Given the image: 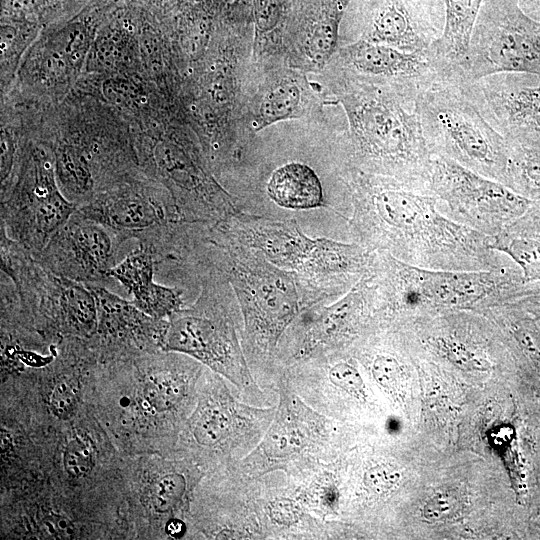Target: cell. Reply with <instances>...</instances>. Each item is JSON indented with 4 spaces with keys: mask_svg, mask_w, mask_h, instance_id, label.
<instances>
[{
    "mask_svg": "<svg viewBox=\"0 0 540 540\" xmlns=\"http://www.w3.org/2000/svg\"><path fill=\"white\" fill-rule=\"evenodd\" d=\"M465 506L463 495L454 490H443L430 497L422 509V517L429 522H445L458 517Z\"/></svg>",
    "mask_w": 540,
    "mask_h": 540,
    "instance_id": "obj_27",
    "label": "cell"
},
{
    "mask_svg": "<svg viewBox=\"0 0 540 540\" xmlns=\"http://www.w3.org/2000/svg\"><path fill=\"white\" fill-rule=\"evenodd\" d=\"M371 373L376 382L389 392H395L402 382L405 366L400 357L387 348H374L370 360Z\"/></svg>",
    "mask_w": 540,
    "mask_h": 540,
    "instance_id": "obj_25",
    "label": "cell"
},
{
    "mask_svg": "<svg viewBox=\"0 0 540 540\" xmlns=\"http://www.w3.org/2000/svg\"><path fill=\"white\" fill-rule=\"evenodd\" d=\"M507 187L540 201V145H509Z\"/></svg>",
    "mask_w": 540,
    "mask_h": 540,
    "instance_id": "obj_21",
    "label": "cell"
},
{
    "mask_svg": "<svg viewBox=\"0 0 540 540\" xmlns=\"http://www.w3.org/2000/svg\"><path fill=\"white\" fill-rule=\"evenodd\" d=\"M429 151L507 186L509 147L459 82L439 79L416 99Z\"/></svg>",
    "mask_w": 540,
    "mask_h": 540,
    "instance_id": "obj_6",
    "label": "cell"
},
{
    "mask_svg": "<svg viewBox=\"0 0 540 540\" xmlns=\"http://www.w3.org/2000/svg\"><path fill=\"white\" fill-rule=\"evenodd\" d=\"M342 20L348 43L366 41L423 53L443 34L445 6L444 0H350Z\"/></svg>",
    "mask_w": 540,
    "mask_h": 540,
    "instance_id": "obj_10",
    "label": "cell"
},
{
    "mask_svg": "<svg viewBox=\"0 0 540 540\" xmlns=\"http://www.w3.org/2000/svg\"><path fill=\"white\" fill-rule=\"evenodd\" d=\"M173 260L199 261L226 276L241 311L246 353L255 359L273 357L298 315L318 304L294 271L274 265L217 222L186 223Z\"/></svg>",
    "mask_w": 540,
    "mask_h": 540,
    "instance_id": "obj_2",
    "label": "cell"
},
{
    "mask_svg": "<svg viewBox=\"0 0 540 540\" xmlns=\"http://www.w3.org/2000/svg\"><path fill=\"white\" fill-rule=\"evenodd\" d=\"M301 446L300 432L285 420H276L262 443L265 454L271 458H285L295 453Z\"/></svg>",
    "mask_w": 540,
    "mask_h": 540,
    "instance_id": "obj_26",
    "label": "cell"
},
{
    "mask_svg": "<svg viewBox=\"0 0 540 540\" xmlns=\"http://www.w3.org/2000/svg\"><path fill=\"white\" fill-rule=\"evenodd\" d=\"M490 246L510 258L526 282H540V201L491 237Z\"/></svg>",
    "mask_w": 540,
    "mask_h": 540,
    "instance_id": "obj_18",
    "label": "cell"
},
{
    "mask_svg": "<svg viewBox=\"0 0 540 540\" xmlns=\"http://www.w3.org/2000/svg\"><path fill=\"white\" fill-rule=\"evenodd\" d=\"M42 530L48 538L67 539L73 534L74 528L68 519L51 515L43 521Z\"/></svg>",
    "mask_w": 540,
    "mask_h": 540,
    "instance_id": "obj_34",
    "label": "cell"
},
{
    "mask_svg": "<svg viewBox=\"0 0 540 540\" xmlns=\"http://www.w3.org/2000/svg\"><path fill=\"white\" fill-rule=\"evenodd\" d=\"M339 59L345 79L391 88L414 99L443 78L429 51L409 53L383 44L356 41L340 49Z\"/></svg>",
    "mask_w": 540,
    "mask_h": 540,
    "instance_id": "obj_15",
    "label": "cell"
},
{
    "mask_svg": "<svg viewBox=\"0 0 540 540\" xmlns=\"http://www.w3.org/2000/svg\"><path fill=\"white\" fill-rule=\"evenodd\" d=\"M133 296V303L152 318H169L183 306V290L156 282V262L152 253L138 246L108 271Z\"/></svg>",
    "mask_w": 540,
    "mask_h": 540,
    "instance_id": "obj_17",
    "label": "cell"
},
{
    "mask_svg": "<svg viewBox=\"0 0 540 540\" xmlns=\"http://www.w3.org/2000/svg\"><path fill=\"white\" fill-rule=\"evenodd\" d=\"M144 394L158 411L174 407L185 395L184 380L176 373L163 371L150 376Z\"/></svg>",
    "mask_w": 540,
    "mask_h": 540,
    "instance_id": "obj_22",
    "label": "cell"
},
{
    "mask_svg": "<svg viewBox=\"0 0 540 540\" xmlns=\"http://www.w3.org/2000/svg\"><path fill=\"white\" fill-rule=\"evenodd\" d=\"M337 177L350 204L351 242L426 269L486 271L513 263L491 248L490 236L441 213L430 191L356 169Z\"/></svg>",
    "mask_w": 540,
    "mask_h": 540,
    "instance_id": "obj_1",
    "label": "cell"
},
{
    "mask_svg": "<svg viewBox=\"0 0 540 540\" xmlns=\"http://www.w3.org/2000/svg\"><path fill=\"white\" fill-rule=\"evenodd\" d=\"M499 72L540 76V22L516 0H484L466 56L450 80L467 82Z\"/></svg>",
    "mask_w": 540,
    "mask_h": 540,
    "instance_id": "obj_7",
    "label": "cell"
},
{
    "mask_svg": "<svg viewBox=\"0 0 540 540\" xmlns=\"http://www.w3.org/2000/svg\"><path fill=\"white\" fill-rule=\"evenodd\" d=\"M509 145H540V76L499 72L459 82Z\"/></svg>",
    "mask_w": 540,
    "mask_h": 540,
    "instance_id": "obj_13",
    "label": "cell"
},
{
    "mask_svg": "<svg viewBox=\"0 0 540 540\" xmlns=\"http://www.w3.org/2000/svg\"><path fill=\"white\" fill-rule=\"evenodd\" d=\"M106 93L107 96L115 100L117 103L133 99L134 97V88L130 83L126 81H110L106 83Z\"/></svg>",
    "mask_w": 540,
    "mask_h": 540,
    "instance_id": "obj_35",
    "label": "cell"
},
{
    "mask_svg": "<svg viewBox=\"0 0 540 540\" xmlns=\"http://www.w3.org/2000/svg\"><path fill=\"white\" fill-rule=\"evenodd\" d=\"M375 288L368 271L339 299L305 308L283 338L297 360L327 356L364 337L377 326Z\"/></svg>",
    "mask_w": 540,
    "mask_h": 540,
    "instance_id": "obj_11",
    "label": "cell"
},
{
    "mask_svg": "<svg viewBox=\"0 0 540 540\" xmlns=\"http://www.w3.org/2000/svg\"><path fill=\"white\" fill-rule=\"evenodd\" d=\"M175 279L197 284L199 293L193 304L168 318L162 348L192 356L236 382H250L240 343L242 315L226 276L205 263L189 260L177 268Z\"/></svg>",
    "mask_w": 540,
    "mask_h": 540,
    "instance_id": "obj_5",
    "label": "cell"
},
{
    "mask_svg": "<svg viewBox=\"0 0 540 540\" xmlns=\"http://www.w3.org/2000/svg\"><path fill=\"white\" fill-rule=\"evenodd\" d=\"M123 243L104 225L78 209L47 245L33 255L48 271L86 285L108 283Z\"/></svg>",
    "mask_w": 540,
    "mask_h": 540,
    "instance_id": "obj_14",
    "label": "cell"
},
{
    "mask_svg": "<svg viewBox=\"0 0 540 540\" xmlns=\"http://www.w3.org/2000/svg\"><path fill=\"white\" fill-rule=\"evenodd\" d=\"M537 514H540V506H539V508H538V512H537Z\"/></svg>",
    "mask_w": 540,
    "mask_h": 540,
    "instance_id": "obj_39",
    "label": "cell"
},
{
    "mask_svg": "<svg viewBox=\"0 0 540 540\" xmlns=\"http://www.w3.org/2000/svg\"><path fill=\"white\" fill-rule=\"evenodd\" d=\"M368 273L381 324L453 310L481 312L513 301L527 285L514 262L486 271L434 270L381 251H372Z\"/></svg>",
    "mask_w": 540,
    "mask_h": 540,
    "instance_id": "obj_4",
    "label": "cell"
},
{
    "mask_svg": "<svg viewBox=\"0 0 540 540\" xmlns=\"http://www.w3.org/2000/svg\"><path fill=\"white\" fill-rule=\"evenodd\" d=\"M328 378L338 388L350 395L364 399L363 379L355 365L346 359L334 362L328 370Z\"/></svg>",
    "mask_w": 540,
    "mask_h": 540,
    "instance_id": "obj_29",
    "label": "cell"
},
{
    "mask_svg": "<svg viewBox=\"0 0 540 540\" xmlns=\"http://www.w3.org/2000/svg\"><path fill=\"white\" fill-rule=\"evenodd\" d=\"M347 134L328 146L335 172L356 169L430 191L433 155L426 144L416 99L396 90L344 79Z\"/></svg>",
    "mask_w": 540,
    "mask_h": 540,
    "instance_id": "obj_3",
    "label": "cell"
},
{
    "mask_svg": "<svg viewBox=\"0 0 540 540\" xmlns=\"http://www.w3.org/2000/svg\"><path fill=\"white\" fill-rule=\"evenodd\" d=\"M507 305L514 306L540 320V282H528L524 293Z\"/></svg>",
    "mask_w": 540,
    "mask_h": 540,
    "instance_id": "obj_33",
    "label": "cell"
},
{
    "mask_svg": "<svg viewBox=\"0 0 540 540\" xmlns=\"http://www.w3.org/2000/svg\"><path fill=\"white\" fill-rule=\"evenodd\" d=\"M217 223L239 242L259 250L274 265L298 276L306 271L317 245V238L308 237L294 218L238 210Z\"/></svg>",
    "mask_w": 540,
    "mask_h": 540,
    "instance_id": "obj_16",
    "label": "cell"
},
{
    "mask_svg": "<svg viewBox=\"0 0 540 540\" xmlns=\"http://www.w3.org/2000/svg\"><path fill=\"white\" fill-rule=\"evenodd\" d=\"M517 2H520L522 4H526V3H530V2H534V1H539V0H516Z\"/></svg>",
    "mask_w": 540,
    "mask_h": 540,
    "instance_id": "obj_38",
    "label": "cell"
},
{
    "mask_svg": "<svg viewBox=\"0 0 540 540\" xmlns=\"http://www.w3.org/2000/svg\"><path fill=\"white\" fill-rule=\"evenodd\" d=\"M78 402V388L74 380L64 378L55 386L50 397L52 413L60 418H68Z\"/></svg>",
    "mask_w": 540,
    "mask_h": 540,
    "instance_id": "obj_31",
    "label": "cell"
},
{
    "mask_svg": "<svg viewBox=\"0 0 540 540\" xmlns=\"http://www.w3.org/2000/svg\"><path fill=\"white\" fill-rule=\"evenodd\" d=\"M483 1L444 0V31L429 49L444 78H449L466 56Z\"/></svg>",
    "mask_w": 540,
    "mask_h": 540,
    "instance_id": "obj_19",
    "label": "cell"
},
{
    "mask_svg": "<svg viewBox=\"0 0 540 540\" xmlns=\"http://www.w3.org/2000/svg\"><path fill=\"white\" fill-rule=\"evenodd\" d=\"M401 480L400 471L389 463L372 466L365 472L364 484L375 494H384L395 488Z\"/></svg>",
    "mask_w": 540,
    "mask_h": 540,
    "instance_id": "obj_32",
    "label": "cell"
},
{
    "mask_svg": "<svg viewBox=\"0 0 540 540\" xmlns=\"http://www.w3.org/2000/svg\"><path fill=\"white\" fill-rule=\"evenodd\" d=\"M78 211L107 227L123 243L134 239L149 251L181 222L169 192L125 178L97 193Z\"/></svg>",
    "mask_w": 540,
    "mask_h": 540,
    "instance_id": "obj_12",
    "label": "cell"
},
{
    "mask_svg": "<svg viewBox=\"0 0 540 540\" xmlns=\"http://www.w3.org/2000/svg\"><path fill=\"white\" fill-rule=\"evenodd\" d=\"M0 229L35 255L78 209L61 192L44 150L33 148L11 190L1 194Z\"/></svg>",
    "mask_w": 540,
    "mask_h": 540,
    "instance_id": "obj_8",
    "label": "cell"
},
{
    "mask_svg": "<svg viewBox=\"0 0 540 540\" xmlns=\"http://www.w3.org/2000/svg\"><path fill=\"white\" fill-rule=\"evenodd\" d=\"M63 463L66 472L72 477L87 475L94 464L90 445L79 438L72 439L64 451Z\"/></svg>",
    "mask_w": 540,
    "mask_h": 540,
    "instance_id": "obj_30",
    "label": "cell"
},
{
    "mask_svg": "<svg viewBox=\"0 0 540 540\" xmlns=\"http://www.w3.org/2000/svg\"><path fill=\"white\" fill-rule=\"evenodd\" d=\"M430 191L441 213L490 237L520 217L533 202L441 156L432 159Z\"/></svg>",
    "mask_w": 540,
    "mask_h": 540,
    "instance_id": "obj_9",
    "label": "cell"
},
{
    "mask_svg": "<svg viewBox=\"0 0 540 540\" xmlns=\"http://www.w3.org/2000/svg\"><path fill=\"white\" fill-rule=\"evenodd\" d=\"M299 90L292 83H280L264 96L260 114L267 124L293 115L299 103Z\"/></svg>",
    "mask_w": 540,
    "mask_h": 540,
    "instance_id": "obj_24",
    "label": "cell"
},
{
    "mask_svg": "<svg viewBox=\"0 0 540 540\" xmlns=\"http://www.w3.org/2000/svg\"><path fill=\"white\" fill-rule=\"evenodd\" d=\"M232 426L231 415L219 407L203 410L192 425V433L197 442L213 446L224 440Z\"/></svg>",
    "mask_w": 540,
    "mask_h": 540,
    "instance_id": "obj_23",
    "label": "cell"
},
{
    "mask_svg": "<svg viewBox=\"0 0 540 540\" xmlns=\"http://www.w3.org/2000/svg\"><path fill=\"white\" fill-rule=\"evenodd\" d=\"M186 530L185 524L179 519H171L166 524V533L173 538H180Z\"/></svg>",
    "mask_w": 540,
    "mask_h": 540,
    "instance_id": "obj_37",
    "label": "cell"
},
{
    "mask_svg": "<svg viewBox=\"0 0 540 540\" xmlns=\"http://www.w3.org/2000/svg\"><path fill=\"white\" fill-rule=\"evenodd\" d=\"M271 515L281 523L292 522L296 517L294 505L287 500L276 502L271 508Z\"/></svg>",
    "mask_w": 540,
    "mask_h": 540,
    "instance_id": "obj_36",
    "label": "cell"
},
{
    "mask_svg": "<svg viewBox=\"0 0 540 540\" xmlns=\"http://www.w3.org/2000/svg\"><path fill=\"white\" fill-rule=\"evenodd\" d=\"M267 193L273 202L288 209L328 206L316 172L300 162H290L274 170L268 180Z\"/></svg>",
    "mask_w": 540,
    "mask_h": 540,
    "instance_id": "obj_20",
    "label": "cell"
},
{
    "mask_svg": "<svg viewBox=\"0 0 540 540\" xmlns=\"http://www.w3.org/2000/svg\"><path fill=\"white\" fill-rule=\"evenodd\" d=\"M185 491L186 480L182 474L164 475L153 487L152 506L157 512H168L180 502Z\"/></svg>",
    "mask_w": 540,
    "mask_h": 540,
    "instance_id": "obj_28",
    "label": "cell"
}]
</instances>
